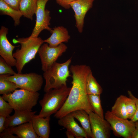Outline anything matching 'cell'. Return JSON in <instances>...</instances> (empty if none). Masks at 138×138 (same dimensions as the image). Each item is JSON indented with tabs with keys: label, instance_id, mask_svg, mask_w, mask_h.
<instances>
[{
	"label": "cell",
	"instance_id": "cell-1",
	"mask_svg": "<svg viewBox=\"0 0 138 138\" xmlns=\"http://www.w3.org/2000/svg\"><path fill=\"white\" fill-rule=\"evenodd\" d=\"M91 70L86 65H72L70 69L72 74V86L64 103L54 117L59 119L77 110H84L88 114L93 110L89 102L86 87L87 75Z\"/></svg>",
	"mask_w": 138,
	"mask_h": 138
},
{
	"label": "cell",
	"instance_id": "cell-2",
	"mask_svg": "<svg viewBox=\"0 0 138 138\" xmlns=\"http://www.w3.org/2000/svg\"><path fill=\"white\" fill-rule=\"evenodd\" d=\"M13 42L21 45L20 48L17 49L13 55L16 60L15 66L17 73H22L25 65L34 59L39 48L44 42V40L40 37L31 38L28 37L17 39H14Z\"/></svg>",
	"mask_w": 138,
	"mask_h": 138
},
{
	"label": "cell",
	"instance_id": "cell-3",
	"mask_svg": "<svg viewBox=\"0 0 138 138\" xmlns=\"http://www.w3.org/2000/svg\"><path fill=\"white\" fill-rule=\"evenodd\" d=\"M71 88L64 86L51 89L45 92L42 99L39 101L41 109L38 115L45 118L56 113L66 101Z\"/></svg>",
	"mask_w": 138,
	"mask_h": 138
},
{
	"label": "cell",
	"instance_id": "cell-4",
	"mask_svg": "<svg viewBox=\"0 0 138 138\" xmlns=\"http://www.w3.org/2000/svg\"><path fill=\"white\" fill-rule=\"evenodd\" d=\"M71 61V57L63 63L55 62L44 72L43 77L45 83L43 90L45 93L51 89L67 86L66 81L70 76L69 66Z\"/></svg>",
	"mask_w": 138,
	"mask_h": 138
},
{
	"label": "cell",
	"instance_id": "cell-5",
	"mask_svg": "<svg viewBox=\"0 0 138 138\" xmlns=\"http://www.w3.org/2000/svg\"><path fill=\"white\" fill-rule=\"evenodd\" d=\"M40 95L38 92L20 88L2 96L14 110L30 111H32L33 107L37 104Z\"/></svg>",
	"mask_w": 138,
	"mask_h": 138
},
{
	"label": "cell",
	"instance_id": "cell-6",
	"mask_svg": "<svg viewBox=\"0 0 138 138\" xmlns=\"http://www.w3.org/2000/svg\"><path fill=\"white\" fill-rule=\"evenodd\" d=\"M9 80L15 83L18 88L36 92L40 90L42 86V76L32 72L22 74L16 73L8 77Z\"/></svg>",
	"mask_w": 138,
	"mask_h": 138
},
{
	"label": "cell",
	"instance_id": "cell-7",
	"mask_svg": "<svg viewBox=\"0 0 138 138\" xmlns=\"http://www.w3.org/2000/svg\"><path fill=\"white\" fill-rule=\"evenodd\" d=\"M104 118L110 124L115 135L124 138H131L132 133L136 128L134 122L118 117L109 110L105 113Z\"/></svg>",
	"mask_w": 138,
	"mask_h": 138
},
{
	"label": "cell",
	"instance_id": "cell-8",
	"mask_svg": "<svg viewBox=\"0 0 138 138\" xmlns=\"http://www.w3.org/2000/svg\"><path fill=\"white\" fill-rule=\"evenodd\" d=\"M67 48L66 45L63 43L54 47H49L47 43H43L38 52L41 60L42 71H46L66 52Z\"/></svg>",
	"mask_w": 138,
	"mask_h": 138
},
{
	"label": "cell",
	"instance_id": "cell-9",
	"mask_svg": "<svg viewBox=\"0 0 138 138\" xmlns=\"http://www.w3.org/2000/svg\"><path fill=\"white\" fill-rule=\"evenodd\" d=\"M49 0H37V7L35 13L36 23L31 34L29 37V38L38 37L40 33L44 30L49 31L51 33L52 29L49 26L51 19L50 12L45 9L46 4Z\"/></svg>",
	"mask_w": 138,
	"mask_h": 138
},
{
	"label": "cell",
	"instance_id": "cell-10",
	"mask_svg": "<svg viewBox=\"0 0 138 138\" xmlns=\"http://www.w3.org/2000/svg\"><path fill=\"white\" fill-rule=\"evenodd\" d=\"M93 138H109L112 130L109 123L93 111L88 114Z\"/></svg>",
	"mask_w": 138,
	"mask_h": 138
},
{
	"label": "cell",
	"instance_id": "cell-11",
	"mask_svg": "<svg viewBox=\"0 0 138 138\" xmlns=\"http://www.w3.org/2000/svg\"><path fill=\"white\" fill-rule=\"evenodd\" d=\"M95 0H75L70 3L75 13L76 27L78 32H82L84 18L88 11L93 6Z\"/></svg>",
	"mask_w": 138,
	"mask_h": 138
},
{
	"label": "cell",
	"instance_id": "cell-12",
	"mask_svg": "<svg viewBox=\"0 0 138 138\" xmlns=\"http://www.w3.org/2000/svg\"><path fill=\"white\" fill-rule=\"evenodd\" d=\"M8 29L2 26L0 29V55L12 67L15 66L16 60L14 57L13 51L17 46L13 45L9 41L7 35Z\"/></svg>",
	"mask_w": 138,
	"mask_h": 138
},
{
	"label": "cell",
	"instance_id": "cell-13",
	"mask_svg": "<svg viewBox=\"0 0 138 138\" xmlns=\"http://www.w3.org/2000/svg\"><path fill=\"white\" fill-rule=\"evenodd\" d=\"M71 113H69L59 119V125L72 132L76 138H87V135L82 127L80 126L74 120Z\"/></svg>",
	"mask_w": 138,
	"mask_h": 138
},
{
	"label": "cell",
	"instance_id": "cell-14",
	"mask_svg": "<svg viewBox=\"0 0 138 138\" xmlns=\"http://www.w3.org/2000/svg\"><path fill=\"white\" fill-rule=\"evenodd\" d=\"M51 33L49 37L44 40L50 47H56L62 43L67 42L70 39L67 29L62 26L53 28Z\"/></svg>",
	"mask_w": 138,
	"mask_h": 138
},
{
	"label": "cell",
	"instance_id": "cell-15",
	"mask_svg": "<svg viewBox=\"0 0 138 138\" xmlns=\"http://www.w3.org/2000/svg\"><path fill=\"white\" fill-rule=\"evenodd\" d=\"M50 117L44 118L38 115L33 117L31 121L33 129L39 138H48L50 133Z\"/></svg>",
	"mask_w": 138,
	"mask_h": 138
},
{
	"label": "cell",
	"instance_id": "cell-16",
	"mask_svg": "<svg viewBox=\"0 0 138 138\" xmlns=\"http://www.w3.org/2000/svg\"><path fill=\"white\" fill-rule=\"evenodd\" d=\"M13 115L7 117L5 123L6 128L17 126L31 121L36 111L14 110Z\"/></svg>",
	"mask_w": 138,
	"mask_h": 138
},
{
	"label": "cell",
	"instance_id": "cell-17",
	"mask_svg": "<svg viewBox=\"0 0 138 138\" xmlns=\"http://www.w3.org/2000/svg\"><path fill=\"white\" fill-rule=\"evenodd\" d=\"M6 128L10 133L16 135L18 138H39L33 129L31 121Z\"/></svg>",
	"mask_w": 138,
	"mask_h": 138
},
{
	"label": "cell",
	"instance_id": "cell-18",
	"mask_svg": "<svg viewBox=\"0 0 138 138\" xmlns=\"http://www.w3.org/2000/svg\"><path fill=\"white\" fill-rule=\"evenodd\" d=\"M71 113L74 118L80 122L87 135V138H93L88 113L85 111L82 110H76Z\"/></svg>",
	"mask_w": 138,
	"mask_h": 138
},
{
	"label": "cell",
	"instance_id": "cell-19",
	"mask_svg": "<svg viewBox=\"0 0 138 138\" xmlns=\"http://www.w3.org/2000/svg\"><path fill=\"white\" fill-rule=\"evenodd\" d=\"M37 0H21L19 10L24 17L32 20L35 14L37 7Z\"/></svg>",
	"mask_w": 138,
	"mask_h": 138
},
{
	"label": "cell",
	"instance_id": "cell-20",
	"mask_svg": "<svg viewBox=\"0 0 138 138\" xmlns=\"http://www.w3.org/2000/svg\"><path fill=\"white\" fill-rule=\"evenodd\" d=\"M0 12L1 15H7L11 17L14 21L15 26L20 24V19L22 15L20 10L14 9L3 0H0Z\"/></svg>",
	"mask_w": 138,
	"mask_h": 138
},
{
	"label": "cell",
	"instance_id": "cell-21",
	"mask_svg": "<svg viewBox=\"0 0 138 138\" xmlns=\"http://www.w3.org/2000/svg\"><path fill=\"white\" fill-rule=\"evenodd\" d=\"M125 96L121 95L117 98L111 111L118 117L128 119L125 103Z\"/></svg>",
	"mask_w": 138,
	"mask_h": 138
},
{
	"label": "cell",
	"instance_id": "cell-22",
	"mask_svg": "<svg viewBox=\"0 0 138 138\" xmlns=\"http://www.w3.org/2000/svg\"><path fill=\"white\" fill-rule=\"evenodd\" d=\"M86 87L88 95H100L102 92V89L93 76L91 71L88 74L86 82Z\"/></svg>",
	"mask_w": 138,
	"mask_h": 138
},
{
	"label": "cell",
	"instance_id": "cell-23",
	"mask_svg": "<svg viewBox=\"0 0 138 138\" xmlns=\"http://www.w3.org/2000/svg\"><path fill=\"white\" fill-rule=\"evenodd\" d=\"M9 74L0 75V94L5 95L13 92L18 88L16 84L8 79Z\"/></svg>",
	"mask_w": 138,
	"mask_h": 138
},
{
	"label": "cell",
	"instance_id": "cell-24",
	"mask_svg": "<svg viewBox=\"0 0 138 138\" xmlns=\"http://www.w3.org/2000/svg\"><path fill=\"white\" fill-rule=\"evenodd\" d=\"M100 95H88V100L94 112L101 118L104 119L103 112L101 104Z\"/></svg>",
	"mask_w": 138,
	"mask_h": 138
},
{
	"label": "cell",
	"instance_id": "cell-25",
	"mask_svg": "<svg viewBox=\"0 0 138 138\" xmlns=\"http://www.w3.org/2000/svg\"><path fill=\"white\" fill-rule=\"evenodd\" d=\"M125 103L128 119L131 120L134 116L136 110L135 102L132 98L125 96Z\"/></svg>",
	"mask_w": 138,
	"mask_h": 138
},
{
	"label": "cell",
	"instance_id": "cell-26",
	"mask_svg": "<svg viewBox=\"0 0 138 138\" xmlns=\"http://www.w3.org/2000/svg\"><path fill=\"white\" fill-rule=\"evenodd\" d=\"M13 109L2 96H0V116L7 117L12 112Z\"/></svg>",
	"mask_w": 138,
	"mask_h": 138
},
{
	"label": "cell",
	"instance_id": "cell-27",
	"mask_svg": "<svg viewBox=\"0 0 138 138\" xmlns=\"http://www.w3.org/2000/svg\"><path fill=\"white\" fill-rule=\"evenodd\" d=\"M12 66L8 64L1 56L0 57V75L9 74L13 75L16 73L13 69Z\"/></svg>",
	"mask_w": 138,
	"mask_h": 138
},
{
	"label": "cell",
	"instance_id": "cell-28",
	"mask_svg": "<svg viewBox=\"0 0 138 138\" xmlns=\"http://www.w3.org/2000/svg\"><path fill=\"white\" fill-rule=\"evenodd\" d=\"M128 93L129 97L133 99L135 104L136 106L135 112L133 117L131 119L132 121L135 122L138 120V98L135 97L131 91L128 90Z\"/></svg>",
	"mask_w": 138,
	"mask_h": 138
},
{
	"label": "cell",
	"instance_id": "cell-29",
	"mask_svg": "<svg viewBox=\"0 0 138 138\" xmlns=\"http://www.w3.org/2000/svg\"><path fill=\"white\" fill-rule=\"evenodd\" d=\"M3 0L7 4L14 9L19 10V4L21 0Z\"/></svg>",
	"mask_w": 138,
	"mask_h": 138
},
{
	"label": "cell",
	"instance_id": "cell-30",
	"mask_svg": "<svg viewBox=\"0 0 138 138\" xmlns=\"http://www.w3.org/2000/svg\"><path fill=\"white\" fill-rule=\"evenodd\" d=\"M56 3L66 9L70 8L71 7L70 3L75 0H55Z\"/></svg>",
	"mask_w": 138,
	"mask_h": 138
},
{
	"label": "cell",
	"instance_id": "cell-31",
	"mask_svg": "<svg viewBox=\"0 0 138 138\" xmlns=\"http://www.w3.org/2000/svg\"><path fill=\"white\" fill-rule=\"evenodd\" d=\"M10 133L6 128L2 132L0 133V138H18L17 136H15Z\"/></svg>",
	"mask_w": 138,
	"mask_h": 138
},
{
	"label": "cell",
	"instance_id": "cell-32",
	"mask_svg": "<svg viewBox=\"0 0 138 138\" xmlns=\"http://www.w3.org/2000/svg\"><path fill=\"white\" fill-rule=\"evenodd\" d=\"M7 117L0 116V133L3 131L6 128L5 123Z\"/></svg>",
	"mask_w": 138,
	"mask_h": 138
},
{
	"label": "cell",
	"instance_id": "cell-33",
	"mask_svg": "<svg viewBox=\"0 0 138 138\" xmlns=\"http://www.w3.org/2000/svg\"><path fill=\"white\" fill-rule=\"evenodd\" d=\"M131 138H138V129L136 128L133 131Z\"/></svg>",
	"mask_w": 138,
	"mask_h": 138
},
{
	"label": "cell",
	"instance_id": "cell-34",
	"mask_svg": "<svg viewBox=\"0 0 138 138\" xmlns=\"http://www.w3.org/2000/svg\"><path fill=\"white\" fill-rule=\"evenodd\" d=\"M66 134L68 138H74L75 136L74 134L71 132L67 130L66 132Z\"/></svg>",
	"mask_w": 138,
	"mask_h": 138
},
{
	"label": "cell",
	"instance_id": "cell-35",
	"mask_svg": "<svg viewBox=\"0 0 138 138\" xmlns=\"http://www.w3.org/2000/svg\"><path fill=\"white\" fill-rule=\"evenodd\" d=\"M136 128L138 129V120L135 122Z\"/></svg>",
	"mask_w": 138,
	"mask_h": 138
}]
</instances>
